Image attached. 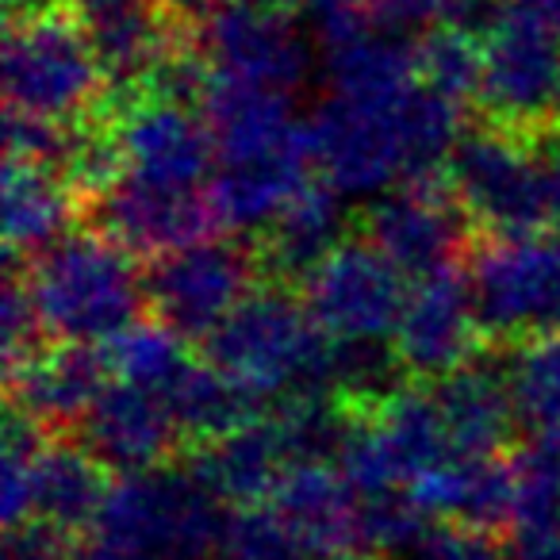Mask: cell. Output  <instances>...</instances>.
I'll return each mask as SVG.
<instances>
[{
  "label": "cell",
  "instance_id": "6da1fadb",
  "mask_svg": "<svg viewBox=\"0 0 560 560\" xmlns=\"http://www.w3.org/2000/svg\"><path fill=\"white\" fill-rule=\"evenodd\" d=\"M315 170L338 196H369L392 185H422L445 177L465 139L460 104L411 81L388 96L327 93L312 119Z\"/></svg>",
  "mask_w": 560,
  "mask_h": 560
},
{
  "label": "cell",
  "instance_id": "7a4b0ae2",
  "mask_svg": "<svg viewBox=\"0 0 560 560\" xmlns=\"http://www.w3.org/2000/svg\"><path fill=\"white\" fill-rule=\"evenodd\" d=\"M203 350L219 373L254 392L261 404L280 407L300 396H330L335 338L289 284H257Z\"/></svg>",
  "mask_w": 560,
  "mask_h": 560
},
{
  "label": "cell",
  "instance_id": "3957f363",
  "mask_svg": "<svg viewBox=\"0 0 560 560\" xmlns=\"http://www.w3.org/2000/svg\"><path fill=\"white\" fill-rule=\"evenodd\" d=\"M20 265L43 335L55 346H108L139 323L147 304V272L93 226L70 231L47 254Z\"/></svg>",
  "mask_w": 560,
  "mask_h": 560
},
{
  "label": "cell",
  "instance_id": "277c9868",
  "mask_svg": "<svg viewBox=\"0 0 560 560\" xmlns=\"http://www.w3.org/2000/svg\"><path fill=\"white\" fill-rule=\"evenodd\" d=\"M4 101L9 112L66 127H89L108 116L112 81L66 0L9 12Z\"/></svg>",
  "mask_w": 560,
  "mask_h": 560
},
{
  "label": "cell",
  "instance_id": "5b68a950",
  "mask_svg": "<svg viewBox=\"0 0 560 560\" xmlns=\"http://www.w3.org/2000/svg\"><path fill=\"white\" fill-rule=\"evenodd\" d=\"M226 511L192 468H158L112 488L81 560H215Z\"/></svg>",
  "mask_w": 560,
  "mask_h": 560
},
{
  "label": "cell",
  "instance_id": "8992f818",
  "mask_svg": "<svg viewBox=\"0 0 560 560\" xmlns=\"http://www.w3.org/2000/svg\"><path fill=\"white\" fill-rule=\"evenodd\" d=\"M450 180L472 231L488 238H541L552 223L549 154L503 127H476L450 158Z\"/></svg>",
  "mask_w": 560,
  "mask_h": 560
},
{
  "label": "cell",
  "instance_id": "52a82bcc",
  "mask_svg": "<svg viewBox=\"0 0 560 560\" xmlns=\"http://www.w3.org/2000/svg\"><path fill=\"white\" fill-rule=\"evenodd\" d=\"M483 39V124L537 147L560 135V35L537 12L506 4Z\"/></svg>",
  "mask_w": 560,
  "mask_h": 560
},
{
  "label": "cell",
  "instance_id": "ba28073f",
  "mask_svg": "<svg viewBox=\"0 0 560 560\" xmlns=\"http://www.w3.org/2000/svg\"><path fill=\"white\" fill-rule=\"evenodd\" d=\"M468 257L483 338L526 342L560 335V238H476Z\"/></svg>",
  "mask_w": 560,
  "mask_h": 560
},
{
  "label": "cell",
  "instance_id": "9c48e42d",
  "mask_svg": "<svg viewBox=\"0 0 560 560\" xmlns=\"http://www.w3.org/2000/svg\"><path fill=\"white\" fill-rule=\"evenodd\" d=\"M196 50L215 78L292 96L307 81L312 50L289 0H219L196 24Z\"/></svg>",
  "mask_w": 560,
  "mask_h": 560
},
{
  "label": "cell",
  "instance_id": "30bf717a",
  "mask_svg": "<svg viewBox=\"0 0 560 560\" xmlns=\"http://www.w3.org/2000/svg\"><path fill=\"white\" fill-rule=\"evenodd\" d=\"M257 277H265L257 246L211 238L150 265L147 307L177 338L208 342L238 312L242 300L254 296Z\"/></svg>",
  "mask_w": 560,
  "mask_h": 560
},
{
  "label": "cell",
  "instance_id": "8fae6325",
  "mask_svg": "<svg viewBox=\"0 0 560 560\" xmlns=\"http://www.w3.org/2000/svg\"><path fill=\"white\" fill-rule=\"evenodd\" d=\"M108 127L124 154V173L158 188L200 192L219 173V150L208 119L162 96H119L108 104Z\"/></svg>",
  "mask_w": 560,
  "mask_h": 560
},
{
  "label": "cell",
  "instance_id": "7c38bea8",
  "mask_svg": "<svg viewBox=\"0 0 560 560\" xmlns=\"http://www.w3.org/2000/svg\"><path fill=\"white\" fill-rule=\"evenodd\" d=\"M407 277L369 238L342 242L304 284V300L335 342H384L407 304Z\"/></svg>",
  "mask_w": 560,
  "mask_h": 560
},
{
  "label": "cell",
  "instance_id": "4fadbf2b",
  "mask_svg": "<svg viewBox=\"0 0 560 560\" xmlns=\"http://www.w3.org/2000/svg\"><path fill=\"white\" fill-rule=\"evenodd\" d=\"M365 238L411 280L460 269V257L476 246L472 223L445 177L381 196L365 215Z\"/></svg>",
  "mask_w": 560,
  "mask_h": 560
},
{
  "label": "cell",
  "instance_id": "5bb4252c",
  "mask_svg": "<svg viewBox=\"0 0 560 560\" xmlns=\"http://www.w3.org/2000/svg\"><path fill=\"white\" fill-rule=\"evenodd\" d=\"M93 231L124 246L131 257H165L177 249L211 242L223 231L211 188L180 192V188H158L139 177H119L104 196L85 208Z\"/></svg>",
  "mask_w": 560,
  "mask_h": 560
},
{
  "label": "cell",
  "instance_id": "9a60e30c",
  "mask_svg": "<svg viewBox=\"0 0 560 560\" xmlns=\"http://www.w3.org/2000/svg\"><path fill=\"white\" fill-rule=\"evenodd\" d=\"M200 112L211 127V139H215L219 170L315 165L312 124L292 112V96L211 73Z\"/></svg>",
  "mask_w": 560,
  "mask_h": 560
},
{
  "label": "cell",
  "instance_id": "2e32d148",
  "mask_svg": "<svg viewBox=\"0 0 560 560\" xmlns=\"http://www.w3.org/2000/svg\"><path fill=\"white\" fill-rule=\"evenodd\" d=\"M488 342L476 319L468 269H450L438 277L415 280L407 292L404 315L392 335L399 369L411 381H445L472 365L480 346Z\"/></svg>",
  "mask_w": 560,
  "mask_h": 560
},
{
  "label": "cell",
  "instance_id": "e0dca14e",
  "mask_svg": "<svg viewBox=\"0 0 560 560\" xmlns=\"http://www.w3.org/2000/svg\"><path fill=\"white\" fill-rule=\"evenodd\" d=\"M81 445L101 460L108 472L142 476L165 468L180 453L177 419L162 396L135 384L112 381L93 404L89 419L81 422Z\"/></svg>",
  "mask_w": 560,
  "mask_h": 560
},
{
  "label": "cell",
  "instance_id": "ac0fdd59",
  "mask_svg": "<svg viewBox=\"0 0 560 560\" xmlns=\"http://www.w3.org/2000/svg\"><path fill=\"white\" fill-rule=\"evenodd\" d=\"M108 373L101 346H47L9 373V411L39 427L47 438L73 434L112 384Z\"/></svg>",
  "mask_w": 560,
  "mask_h": 560
},
{
  "label": "cell",
  "instance_id": "d6986e66",
  "mask_svg": "<svg viewBox=\"0 0 560 560\" xmlns=\"http://www.w3.org/2000/svg\"><path fill=\"white\" fill-rule=\"evenodd\" d=\"M272 506L296 529L312 560L365 552L361 549V499L335 465H296L277 488Z\"/></svg>",
  "mask_w": 560,
  "mask_h": 560
},
{
  "label": "cell",
  "instance_id": "ffe728a7",
  "mask_svg": "<svg viewBox=\"0 0 560 560\" xmlns=\"http://www.w3.org/2000/svg\"><path fill=\"white\" fill-rule=\"evenodd\" d=\"M192 468L200 483L219 499L234 506H261L272 503L284 476L292 472L289 445L280 438V427L272 415H261L249 427L219 438L211 445H200L192 457Z\"/></svg>",
  "mask_w": 560,
  "mask_h": 560
},
{
  "label": "cell",
  "instance_id": "44dd1931",
  "mask_svg": "<svg viewBox=\"0 0 560 560\" xmlns=\"http://www.w3.org/2000/svg\"><path fill=\"white\" fill-rule=\"evenodd\" d=\"M427 518L460 522L476 529H499L514 522L518 506V476L511 457L468 460L453 457L445 465L430 468L427 476L407 488Z\"/></svg>",
  "mask_w": 560,
  "mask_h": 560
},
{
  "label": "cell",
  "instance_id": "7402d4cb",
  "mask_svg": "<svg viewBox=\"0 0 560 560\" xmlns=\"http://www.w3.org/2000/svg\"><path fill=\"white\" fill-rule=\"evenodd\" d=\"M342 196L323 180H312L280 211L257 242L261 272L277 284H307L323 261L342 246Z\"/></svg>",
  "mask_w": 560,
  "mask_h": 560
},
{
  "label": "cell",
  "instance_id": "603a6c76",
  "mask_svg": "<svg viewBox=\"0 0 560 560\" xmlns=\"http://www.w3.org/2000/svg\"><path fill=\"white\" fill-rule=\"evenodd\" d=\"M434 399L445 419L453 457H503V445L511 442L514 422H518L503 373H495L488 361H472L460 373L438 381Z\"/></svg>",
  "mask_w": 560,
  "mask_h": 560
},
{
  "label": "cell",
  "instance_id": "cb8c5ba5",
  "mask_svg": "<svg viewBox=\"0 0 560 560\" xmlns=\"http://www.w3.org/2000/svg\"><path fill=\"white\" fill-rule=\"evenodd\" d=\"M85 219L78 192L66 177L27 162H4V249L9 261H35Z\"/></svg>",
  "mask_w": 560,
  "mask_h": 560
},
{
  "label": "cell",
  "instance_id": "d4e9b609",
  "mask_svg": "<svg viewBox=\"0 0 560 560\" xmlns=\"http://www.w3.org/2000/svg\"><path fill=\"white\" fill-rule=\"evenodd\" d=\"M112 488L116 483H108V468L85 445L50 438L35 460L32 522H47L70 537L89 534L101 518Z\"/></svg>",
  "mask_w": 560,
  "mask_h": 560
},
{
  "label": "cell",
  "instance_id": "484cf974",
  "mask_svg": "<svg viewBox=\"0 0 560 560\" xmlns=\"http://www.w3.org/2000/svg\"><path fill=\"white\" fill-rule=\"evenodd\" d=\"M162 399L170 404L173 419H177L185 442L211 445L219 438L234 434V430L249 427L254 419H261V399L254 392H246L242 384H234L226 373H219L211 361H188V369L162 392Z\"/></svg>",
  "mask_w": 560,
  "mask_h": 560
},
{
  "label": "cell",
  "instance_id": "4316f807",
  "mask_svg": "<svg viewBox=\"0 0 560 560\" xmlns=\"http://www.w3.org/2000/svg\"><path fill=\"white\" fill-rule=\"evenodd\" d=\"M506 392L529 434L560 430V335L526 338L503 365Z\"/></svg>",
  "mask_w": 560,
  "mask_h": 560
},
{
  "label": "cell",
  "instance_id": "83f0119b",
  "mask_svg": "<svg viewBox=\"0 0 560 560\" xmlns=\"http://www.w3.org/2000/svg\"><path fill=\"white\" fill-rule=\"evenodd\" d=\"M101 350H104V358H108V369L116 381L147 388V392H154V396H162V392L185 373L188 361H192V353L185 350V338H177L158 319H150V323L139 319L131 330L112 338Z\"/></svg>",
  "mask_w": 560,
  "mask_h": 560
},
{
  "label": "cell",
  "instance_id": "f1b7e54d",
  "mask_svg": "<svg viewBox=\"0 0 560 560\" xmlns=\"http://www.w3.org/2000/svg\"><path fill=\"white\" fill-rule=\"evenodd\" d=\"M415 66L419 81L453 104L480 101L483 85V47L476 32L465 27H434L415 43Z\"/></svg>",
  "mask_w": 560,
  "mask_h": 560
},
{
  "label": "cell",
  "instance_id": "f546056e",
  "mask_svg": "<svg viewBox=\"0 0 560 560\" xmlns=\"http://www.w3.org/2000/svg\"><path fill=\"white\" fill-rule=\"evenodd\" d=\"M215 560H312V552L277 506L261 503L226 511Z\"/></svg>",
  "mask_w": 560,
  "mask_h": 560
},
{
  "label": "cell",
  "instance_id": "4dcf8cb0",
  "mask_svg": "<svg viewBox=\"0 0 560 560\" xmlns=\"http://www.w3.org/2000/svg\"><path fill=\"white\" fill-rule=\"evenodd\" d=\"M518 506L511 526H560V430L529 434L514 453Z\"/></svg>",
  "mask_w": 560,
  "mask_h": 560
},
{
  "label": "cell",
  "instance_id": "1f68e13d",
  "mask_svg": "<svg viewBox=\"0 0 560 560\" xmlns=\"http://www.w3.org/2000/svg\"><path fill=\"white\" fill-rule=\"evenodd\" d=\"M369 20L384 32H407V27H465V32H488L499 12H488V0H365Z\"/></svg>",
  "mask_w": 560,
  "mask_h": 560
},
{
  "label": "cell",
  "instance_id": "d6a6232c",
  "mask_svg": "<svg viewBox=\"0 0 560 560\" xmlns=\"http://www.w3.org/2000/svg\"><path fill=\"white\" fill-rule=\"evenodd\" d=\"M47 335H43L39 312H35L32 289H27V272L20 261H9V277H4V304H0V346H4V376L16 373L20 365L47 350Z\"/></svg>",
  "mask_w": 560,
  "mask_h": 560
},
{
  "label": "cell",
  "instance_id": "836d02e7",
  "mask_svg": "<svg viewBox=\"0 0 560 560\" xmlns=\"http://www.w3.org/2000/svg\"><path fill=\"white\" fill-rule=\"evenodd\" d=\"M407 560H506V545H499L491 529L438 522V526H427Z\"/></svg>",
  "mask_w": 560,
  "mask_h": 560
},
{
  "label": "cell",
  "instance_id": "e575fe53",
  "mask_svg": "<svg viewBox=\"0 0 560 560\" xmlns=\"http://www.w3.org/2000/svg\"><path fill=\"white\" fill-rule=\"evenodd\" d=\"M289 4L312 20L315 32L327 43V50L338 47V43L358 39L369 27H376L373 20H369L365 0H289Z\"/></svg>",
  "mask_w": 560,
  "mask_h": 560
},
{
  "label": "cell",
  "instance_id": "d590c367",
  "mask_svg": "<svg viewBox=\"0 0 560 560\" xmlns=\"http://www.w3.org/2000/svg\"><path fill=\"white\" fill-rule=\"evenodd\" d=\"M4 560H81V545L47 522L4 529Z\"/></svg>",
  "mask_w": 560,
  "mask_h": 560
},
{
  "label": "cell",
  "instance_id": "8d00e7d4",
  "mask_svg": "<svg viewBox=\"0 0 560 560\" xmlns=\"http://www.w3.org/2000/svg\"><path fill=\"white\" fill-rule=\"evenodd\" d=\"M506 560H560V526H511Z\"/></svg>",
  "mask_w": 560,
  "mask_h": 560
},
{
  "label": "cell",
  "instance_id": "74e56055",
  "mask_svg": "<svg viewBox=\"0 0 560 560\" xmlns=\"http://www.w3.org/2000/svg\"><path fill=\"white\" fill-rule=\"evenodd\" d=\"M165 4H170V12L180 20V24H188L196 32V24H200V20L215 9L219 0H165Z\"/></svg>",
  "mask_w": 560,
  "mask_h": 560
},
{
  "label": "cell",
  "instance_id": "f35d334b",
  "mask_svg": "<svg viewBox=\"0 0 560 560\" xmlns=\"http://www.w3.org/2000/svg\"><path fill=\"white\" fill-rule=\"evenodd\" d=\"M549 180H552V223L560 226V147L549 150Z\"/></svg>",
  "mask_w": 560,
  "mask_h": 560
},
{
  "label": "cell",
  "instance_id": "ab89813d",
  "mask_svg": "<svg viewBox=\"0 0 560 560\" xmlns=\"http://www.w3.org/2000/svg\"><path fill=\"white\" fill-rule=\"evenodd\" d=\"M529 12H537V16H541L545 24L560 35V0H541V4H537V9H529Z\"/></svg>",
  "mask_w": 560,
  "mask_h": 560
},
{
  "label": "cell",
  "instance_id": "60d3db41",
  "mask_svg": "<svg viewBox=\"0 0 560 560\" xmlns=\"http://www.w3.org/2000/svg\"><path fill=\"white\" fill-rule=\"evenodd\" d=\"M506 4H514V9H537L541 0H506Z\"/></svg>",
  "mask_w": 560,
  "mask_h": 560
},
{
  "label": "cell",
  "instance_id": "b9f144b4",
  "mask_svg": "<svg viewBox=\"0 0 560 560\" xmlns=\"http://www.w3.org/2000/svg\"><path fill=\"white\" fill-rule=\"evenodd\" d=\"M27 4H39V0H9V12H20V9H27Z\"/></svg>",
  "mask_w": 560,
  "mask_h": 560
}]
</instances>
